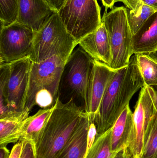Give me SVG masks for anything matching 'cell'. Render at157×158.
Returning <instances> with one entry per match:
<instances>
[{
    "label": "cell",
    "instance_id": "obj_1",
    "mask_svg": "<svg viewBox=\"0 0 157 158\" xmlns=\"http://www.w3.org/2000/svg\"><path fill=\"white\" fill-rule=\"evenodd\" d=\"M145 85L135 55L128 66L116 71L106 89L94 120L97 137L113 126L134 95Z\"/></svg>",
    "mask_w": 157,
    "mask_h": 158
},
{
    "label": "cell",
    "instance_id": "obj_2",
    "mask_svg": "<svg viewBox=\"0 0 157 158\" xmlns=\"http://www.w3.org/2000/svg\"><path fill=\"white\" fill-rule=\"evenodd\" d=\"M85 111L73 100L58 98L53 111L35 149V158H55L78 126Z\"/></svg>",
    "mask_w": 157,
    "mask_h": 158
},
{
    "label": "cell",
    "instance_id": "obj_3",
    "mask_svg": "<svg viewBox=\"0 0 157 158\" xmlns=\"http://www.w3.org/2000/svg\"><path fill=\"white\" fill-rule=\"evenodd\" d=\"M70 56L55 54L38 63L32 62L25 110L30 112L36 106L41 109L54 106Z\"/></svg>",
    "mask_w": 157,
    "mask_h": 158
},
{
    "label": "cell",
    "instance_id": "obj_4",
    "mask_svg": "<svg viewBox=\"0 0 157 158\" xmlns=\"http://www.w3.org/2000/svg\"><path fill=\"white\" fill-rule=\"evenodd\" d=\"M31 64L27 57L0 64V119L19 117L25 111Z\"/></svg>",
    "mask_w": 157,
    "mask_h": 158
},
{
    "label": "cell",
    "instance_id": "obj_5",
    "mask_svg": "<svg viewBox=\"0 0 157 158\" xmlns=\"http://www.w3.org/2000/svg\"><path fill=\"white\" fill-rule=\"evenodd\" d=\"M94 60L80 47H76L65 64L59 86V95L66 97L62 103L71 100L85 111L88 85Z\"/></svg>",
    "mask_w": 157,
    "mask_h": 158
},
{
    "label": "cell",
    "instance_id": "obj_6",
    "mask_svg": "<svg viewBox=\"0 0 157 158\" xmlns=\"http://www.w3.org/2000/svg\"><path fill=\"white\" fill-rule=\"evenodd\" d=\"M78 43L69 33L57 12L35 31L31 62L38 63L55 54L71 55Z\"/></svg>",
    "mask_w": 157,
    "mask_h": 158
},
{
    "label": "cell",
    "instance_id": "obj_7",
    "mask_svg": "<svg viewBox=\"0 0 157 158\" xmlns=\"http://www.w3.org/2000/svg\"><path fill=\"white\" fill-rule=\"evenodd\" d=\"M109 40L112 61L110 67L114 70L123 68L133 55L132 34L127 18L126 7H115L102 18Z\"/></svg>",
    "mask_w": 157,
    "mask_h": 158
},
{
    "label": "cell",
    "instance_id": "obj_8",
    "mask_svg": "<svg viewBox=\"0 0 157 158\" xmlns=\"http://www.w3.org/2000/svg\"><path fill=\"white\" fill-rule=\"evenodd\" d=\"M57 13L77 43L102 23L100 7L97 0H65Z\"/></svg>",
    "mask_w": 157,
    "mask_h": 158
},
{
    "label": "cell",
    "instance_id": "obj_9",
    "mask_svg": "<svg viewBox=\"0 0 157 158\" xmlns=\"http://www.w3.org/2000/svg\"><path fill=\"white\" fill-rule=\"evenodd\" d=\"M35 31L16 21L1 27L0 64L29 57L33 49Z\"/></svg>",
    "mask_w": 157,
    "mask_h": 158
},
{
    "label": "cell",
    "instance_id": "obj_10",
    "mask_svg": "<svg viewBox=\"0 0 157 158\" xmlns=\"http://www.w3.org/2000/svg\"><path fill=\"white\" fill-rule=\"evenodd\" d=\"M156 111L155 95L154 88L145 85L141 89L133 113L132 128L128 147L134 158L141 157L144 135Z\"/></svg>",
    "mask_w": 157,
    "mask_h": 158
},
{
    "label": "cell",
    "instance_id": "obj_11",
    "mask_svg": "<svg viewBox=\"0 0 157 158\" xmlns=\"http://www.w3.org/2000/svg\"><path fill=\"white\" fill-rule=\"evenodd\" d=\"M116 71L103 63L94 60V67L88 89L85 110L89 119L93 121L106 89Z\"/></svg>",
    "mask_w": 157,
    "mask_h": 158
},
{
    "label": "cell",
    "instance_id": "obj_12",
    "mask_svg": "<svg viewBox=\"0 0 157 158\" xmlns=\"http://www.w3.org/2000/svg\"><path fill=\"white\" fill-rule=\"evenodd\" d=\"M78 45L93 60L110 67L111 49L108 32L103 22L96 30L81 39Z\"/></svg>",
    "mask_w": 157,
    "mask_h": 158
},
{
    "label": "cell",
    "instance_id": "obj_13",
    "mask_svg": "<svg viewBox=\"0 0 157 158\" xmlns=\"http://www.w3.org/2000/svg\"><path fill=\"white\" fill-rule=\"evenodd\" d=\"M53 13L44 0H18L17 21L37 31Z\"/></svg>",
    "mask_w": 157,
    "mask_h": 158
},
{
    "label": "cell",
    "instance_id": "obj_14",
    "mask_svg": "<svg viewBox=\"0 0 157 158\" xmlns=\"http://www.w3.org/2000/svg\"><path fill=\"white\" fill-rule=\"evenodd\" d=\"M90 120L85 112L72 136L55 158H85Z\"/></svg>",
    "mask_w": 157,
    "mask_h": 158
},
{
    "label": "cell",
    "instance_id": "obj_15",
    "mask_svg": "<svg viewBox=\"0 0 157 158\" xmlns=\"http://www.w3.org/2000/svg\"><path fill=\"white\" fill-rule=\"evenodd\" d=\"M132 51L134 55L157 52V11L132 36Z\"/></svg>",
    "mask_w": 157,
    "mask_h": 158
},
{
    "label": "cell",
    "instance_id": "obj_16",
    "mask_svg": "<svg viewBox=\"0 0 157 158\" xmlns=\"http://www.w3.org/2000/svg\"><path fill=\"white\" fill-rule=\"evenodd\" d=\"M132 125L133 112L128 105L111 128V145L113 153L128 147Z\"/></svg>",
    "mask_w": 157,
    "mask_h": 158
},
{
    "label": "cell",
    "instance_id": "obj_17",
    "mask_svg": "<svg viewBox=\"0 0 157 158\" xmlns=\"http://www.w3.org/2000/svg\"><path fill=\"white\" fill-rule=\"evenodd\" d=\"M54 106L50 108L41 109L36 114L29 116L27 118L19 140L29 142L33 146L34 152L41 135L53 111Z\"/></svg>",
    "mask_w": 157,
    "mask_h": 158
},
{
    "label": "cell",
    "instance_id": "obj_18",
    "mask_svg": "<svg viewBox=\"0 0 157 158\" xmlns=\"http://www.w3.org/2000/svg\"><path fill=\"white\" fill-rule=\"evenodd\" d=\"M29 111L26 110L20 117L0 119V147L18 142L21 138L29 117Z\"/></svg>",
    "mask_w": 157,
    "mask_h": 158
},
{
    "label": "cell",
    "instance_id": "obj_19",
    "mask_svg": "<svg viewBox=\"0 0 157 158\" xmlns=\"http://www.w3.org/2000/svg\"><path fill=\"white\" fill-rule=\"evenodd\" d=\"M157 53L135 55L138 68L147 86H157Z\"/></svg>",
    "mask_w": 157,
    "mask_h": 158
},
{
    "label": "cell",
    "instance_id": "obj_20",
    "mask_svg": "<svg viewBox=\"0 0 157 158\" xmlns=\"http://www.w3.org/2000/svg\"><path fill=\"white\" fill-rule=\"evenodd\" d=\"M127 18L133 36L157 9L143 2L136 4L132 9L126 8Z\"/></svg>",
    "mask_w": 157,
    "mask_h": 158
},
{
    "label": "cell",
    "instance_id": "obj_21",
    "mask_svg": "<svg viewBox=\"0 0 157 158\" xmlns=\"http://www.w3.org/2000/svg\"><path fill=\"white\" fill-rule=\"evenodd\" d=\"M140 158H157V110L145 133Z\"/></svg>",
    "mask_w": 157,
    "mask_h": 158
},
{
    "label": "cell",
    "instance_id": "obj_22",
    "mask_svg": "<svg viewBox=\"0 0 157 158\" xmlns=\"http://www.w3.org/2000/svg\"><path fill=\"white\" fill-rule=\"evenodd\" d=\"M115 153L112 151L110 129L97 137L85 158H112Z\"/></svg>",
    "mask_w": 157,
    "mask_h": 158
},
{
    "label": "cell",
    "instance_id": "obj_23",
    "mask_svg": "<svg viewBox=\"0 0 157 158\" xmlns=\"http://www.w3.org/2000/svg\"><path fill=\"white\" fill-rule=\"evenodd\" d=\"M1 27L17 21L18 16V0H0Z\"/></svg>",
    "mask_w": 157,
    "mask_h": 158
},
{
    "label": "cell",
    "instance_id": "obj_24",
    "mask_svg": "<svg viewBox=\"0 0 157 158\" xmlns=\"http://www.w3.org/2000/svg\"><path fill=\"white\" fill-rule=\"evenodd\" d=\"M89 120H90V123H89V128H88L87 135V153L94 144L97 136V131L96 124L94 121L91 120L90 119Z\"/></svg>",
    "mask_w": 157,
    "mask_h": 158
},
{
    "label": "cell",
    "instance_id": "obj_25",
    "mask_svg": "<svg viewBox=\"0 0 157 158\" xmlns=\"http://www.w3.org/2000/svg\"><path fill=\"white\" fill-rule=\"evenodd\" d=\"M122 2L125 6V7L132 9L136 4L143 2L157 9V0H116V2Z\"/></svg>",
    "mask_w": 157,
    "mask_h": 158
},
{
    "label": "cell",
    "instance_id": "obj_26",
    "mask_svg": "<svg viewBox=\"0 0 157 158\" xmlns=\"http://www.w3.org/2000/svg\"><path fill=\"white\" fill-rule=\"evenodd\" d=\"M23 141L24 146L20 158H35V152L32 145L29 142Z\"/></svg>",
    "mask_w": 157,
    "mask_h": 158
},
{
    "label": "cell",
    "instance_id": "obj_27",
    "mask_svg": "<svg viewBox=\"0 0 157 158\" xmlns=\"http://www.w3.org/2000/svg\"><path fill=\"white\" fill-rule=\"evenodd\" d=\"M24 141L19 140L14 145L10 152L9 158H20L23 151Z\"/></svg>",
    "mask_w": 157,
    "mask_h": 158
},
{
    "label": "cell",
    "instance_id": "obj_28",
    "mask_svg": "<svg viewBox=\"0 0 157 158\" xmlns=\"http://www.w3.org/2000/svg\"><path fill=\"white\" fill-rule=\"evenodd\" d=\"M54 12H58L65 0H44Z\"/></svg>",
    "mask_w": 157,
    "mask_h": 158
},
{
    "label": "cell",
    "instance_id": "obj_29",
    "mask_svg": "<svg viewBox=\"0 0 157 158\" xmlns=\"http://www.w3.org/2000/svg\"><path fill=\"white\" fill-rule=\"evenodd\" d=\"M112 158H134L129 147H126L116 152Z\"/></svg>",
    "mask_w": 157,
    "mask_h": 158
},
{
    "label": "cell",
    "instance_id": "obj_30",
    "mask_svg": "<svg viewBox=\"0 0 157 158\" xmlns=\"http://www.w3.org/2000/svg\"><path fill=\"white\" fill-rule=\"evenodd\" d=\"M10 154L6 146L0 147V158H9Z\"/></svg>",
    "mask_w": 157,
    "mask_h": 158
},
{
    "label": "cell",
    "instance_id": "obj_31",
    "mask_svg": "<svg viewBox=\"0 0 157 158\" xmlns=\"http://www.w3.org/2000/svg\"><path fill=\"white\" fill-rule=\"evenodd\" d=\"M103 6L106 8V12L108 8H112L116 3V0H101Z\"/></svg>",
    "mask_w": 157,
    "mask_h": 158
},
{
    "label": "cell",
    "instance_id": "obj_32",
    "mask_svg": "<svg viewBox=\"0 0 157 158\" xmlns=\"http://www.w3.org/2000/svg\"><path fill=\"white\" fill-rule=\"evenodd\" d=\"M153 88H154L155 95V106L157 111V86H153Z\"/></svg>",
    "mask_w": 157,
    "mask_h": 158
}]
</instances>
